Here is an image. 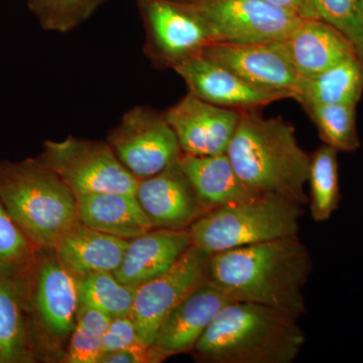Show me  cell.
I'll return each mask as SVG.
<instances>
[{
  "label": "cell",
  "instance_id": "cell-1",
  "mask_svg": "<svg viewBox=\"0 0 363 363\" xmlns=\"http://www.w3.org/2000/svg\"><path fill=\"white\" fill-rule=\"evenodd\" d=\"M312 269L311 253L298 235L213 253L208 278L233 302L267 306L298 321L307 313Z\"/></svg>",
  "mask_w": 363,
  "mask_h": 363
},
{
  "label": "cell",
  "instance_id": "cell-2",
  "mask_svg": "<svg viewBox=\"0 0 363 363\" xmlns=\"http://www.w3.org/2000/svg\"><path fill=\"white\" fill-rule=\"evenodd\" d=\"M226 155L243 183L257 194L308 204L305 186L311 155L298 145L292 123L281 117L264 118L259 111H241Z\"/></svg>",
  "mask_w": 363,
  "mask_h": 363
},
{
  "label": "cell",
  "instance_id": "cell-3",
  "mask_svg": "<svg viewBox=\"0 0 363 363\" xmlns=\"http://www.w3.org/2000/svg\"><path fill=\"white\" fill-rule=\"evenodd\" d=\"M298 320L250 302L226 305L196 344L209 363H293L306 343Z\"/></svg>",
  "mask_w": 363,
  "mask_h": 363
},
{
  "label": "cell",
  "instance_id": "cell-4",
  "mask_svg": "<svg viewBox=\"0 0 363 363\" xmlns=\"http://www.w3.org/2000/svg\"><path fill=\"white\" fill-rule=\"evenodd\" d=\"M0 200L38 250L51 252L80 222L76 196L39 157L0 161Z\"/></svg>",
  "mask_w": 363,
  "mask_h": 363
},
{
  "label": "cell",
  "instance_id": "cell-5",
  "mask_svg": "<svg viewBox=\"0 0 363 363\" xmlns=\"http://www.w3.org/2000/svg\"><path fill=\"white\" fill-rule=\"evenodd\" d=\"M303 206L274 195H259L202 214L188 230L194 247L208 255L298 236Z\"/></svg>",
  "mask_w": 363,
  "mask_h": 363
},
{
  "label": "cell",
  "instance_id": "cell-6",
  "mask_svg": "<svg viewBox=\"0 0 363 363\" xmlns=\"http://www.w3.org/2000/svg\"><path fill=\"white\" fill-rule=\"evenodd\" d=\"M39 159L76 197L94 193L135 195L138 179L121 164L107 142L69 136L45 140Z\"/></svg>",
  "mask_w": 363,
  "mask_h": 363
},
{
  "label": "cell",
  "instance_id": "cell-7",
  "mask_svg": "<svg viewBox=\"0 0 363 363\" xmlns=\"http://www.w3.org/2000/svg\"><path fill=\"white\" fill-rule=\"evenodd\" d=\"M198 18L210 44L271 42L285 37L302 20L264 0H176Z\"/></svg>",
  "mask_w": 363,
  "mask_h": 363
},
{
  "label": "cell",
  "instance_id": "cell-8",
  "mask_svg": "<svg viewBox=\"0 0 363 363\" xmlns=\"http://www.w3.org/2000/svg\"><path fill=\"white\" fill-rule=\"evenodd\" d=\"M106 142L138 180L161 173L178 162L183 155L164 112L147 105L126 111Z\"/></svg>",
  "mask_w": 363,
  "mask_h": 363
},
{
  "label": "cell",
  "instance_id": "cell-9",
  "mask_svg": "<svg viewBox=\"0 0 363 363\" xmlns=\"http://www.w3.org/2000/svg\"><path fill=\"white\" fill-rule=\"evenodd\" d=\"M143 30V54L154 68L174 69L210 44L201 21L176 0H135Z\"/></svg>",
  "mask_w": 363,
  "mask_h": 363
},
{
  "label": "cell",
  "instance_id": "cell-10",
  "mask_svg": "<svg viewBox=\"0 0 363 363\" xmlns=\"http://www.w3.org/2000/svg\"><path fill=\"white\" fill-rule=\"evenodd\" d=\"M35 325L64 337L75 328L79 307L77 276L56 255L37 257L21 284Z\"/></svg>",
  "mask_w": 363,
  "mask_h": 363
},
{
  "label": "cell",
  "instance_id": "cell-11",
  "mask_svg": "<svg viewBox=\"0 0 363 363\" xmlns=\"http://www.w3.org/2000/svg\"><path fill=\"white\" fill-rule=\"evenodd\" d=\"M209 259L192 245L168 272L136 288L130 317L143 342L152 345L169 313L207 278Z\"/></svg>",
  "mask_w": 363,
  "mask_h": 363
},
{
  "label": "cell",
  "instance_id": "cell-12",
  "mask_svg": "<svg viewBox=\"0 0 363 363\" xmlns=\"http://www.w3.org/2000/svg\"><path fill=\"white\" fill-rule=\"evenodd\" d=\"M164 114L175 133L182 154L216 156L226 154L241 111L209 104L188 92Z\"/></svg>",
  "mask_w": 363,
  "mask_h": 363
},
{
  "label": "cell",
  "instance_id": "cell-13",
  "mask_svg": "<svg viewBox=\"0 0 363 363\" xmlns=\"http://www.w3.org/2000/svg\"><path fill=\"white\" fill-rule=\"evenodd\" d=\"M174 71L196 97L218 106L236 111H259L291 95L259 87L200 54L183 62Z\"/></svg>",
  "mask_w": 363,
  "mask_h": 363
},
{
  "label": "cell",
  "instance_id": "cell-14",
  "mask_svg": "<svg viewBox=\"0 0 363 363\" xmlns=\"http://www.w3.org/2000/svg\"><path fill=\"white\" fill-rule=\"evenodd\" d=\"M231 302L233 298L207 277L169 313L152 347L164 359L193 351L215 317Z\"/></svg>",
  "mask_w": 363,
  "mask_h": 363
},
{
  "label": "cell",
  "instance_id": "cell-15",
  "mask_svg": "<svg viewBox=\"0 0 363 363\" xmlns=\"http://www.w3.org/2000/svg\"><path fill=\"white\" fill-rule=\"evenodd\" d=\"M201 54L253 85L288 93L293 99L300 77L274 40L245 44L213 43L206 45Z\"/></svg>",
  "mask_w": 363,
  "mask_h": 363
},
{
  "label": "cell",
  "instance_id": "cell-16",
  "mask_svg": "<svg viewBox=\"0 0 363 363\" xmlns=\"http://www.w3.org/2000/svg\"><path fill=\"white\" fill-rule=\"evenodd\" d=\"M135 197L155 228L188 229L204 214L179 162L138 181Z\"/></svg>",
  "mask_w": 363,
  "mask_h": 363
},
{
  "label": "cell",
  "instance_id": "cell-17",
  "mask_svg": "<svg viewBox=\"0 0 363 363\" xmlns=\"http://www.w3.org/2000/svg\"><path fill=\"white\" fill-rule=\"evenodd\" d=\"M300 78H311L357 56L350 40L334 26L302 18L285 37L274 40Z\"/></svg>",
  "mask_w": 363,
  "mask_h": 363
},
{
  "label": "cell",
  "instance_id": "cell-18",
  "mask_svg": "<svg viewBox=\"0 0 363 363\" xmlns=\"http://www.w3.org/2000/svg\"><path fill=\"white\" fill-rule=\"evenodd\" d=\"M192 245L188 229H152L130 240L114 276L138 288L168 272Z\"/></svg>",
  "mask_w": 363,
  "mask_h": 363
},
{
  "label": "cell",
  "instance_id": "cell-19",
  "mask_svg": "<svg viewBox=\"0 0 363 363\" xmlns=\"http://www.w3.org/2000/svg\"><path fill=\"white\" fill-rule=\"evenodd\" d=\"M179 162L194 189L204 213L215 208L260 195L243 183L226 154L216 156L182 155Z\"/></svg>",
  "mask_w": 363,
  "mask_h": 363
},
{
  "label": "cell",
  "instance_id": "cell-20",
  "mask_svg": "<svg viewBox=\"0 0 363 363\" xmlns=\"http://www.w3.org/2000/svg\"><path fill=\"white\" fill-rule=\"evenodd\" d=\"M76 199L79 220L100 233L130 240L155 228L135 195L94 193Z\"/></svg>",
  "mask_w": 363,
  "mask_h": 363
},
{
  "label": "cell",
  "instance_id": "cell-21",
  "mask_svg": "<svg viewBox=\"0 0 363 363\" xmlns=\"http://www.w3.org/2000/svg\"><path fill=\"white\" fill-rule=\"evenodd\" d=\"M130 240L100 233L79 222L51 250L77 277L116 271Z\"/></svg>",
  "mask_w": 363,
  "mask_h": 363
},
{
  "label": "cell",
  "instance_id": "cell-22",
  "mask_svg": "<svg viewBox=\"0 0 363 363\" xmlns=\"http://www.w3.org/2000/svg\"><path fill=\"white\" fill-rule=\"evenodd\" d=\"M35 333L23 286L0 278V363L33 362Z\"/></svg>",
  "mask_w": 363,
  "mask_h": 363
},
{
  "label": "cell",
  "instance_id": "cell-23",
  "mask_svg": "<svg viewBox=\"0 0 363 363\" xmlns=\"http://www.w3.org/2000/svg\"><path fill=\"white\" fill-rule=\"evenodd\" d=\"M363 92V63L350 57L311 78H300L293 99L305 105H357Z\"/></svg>",
  "mask_w": 363,
  "mask_h": 363
},
{
  "label": "cell",
  "instance_id": "cell-24",
  "mask_svg": "<svg viewBox=\"0 0 363 363\" xmlns=\"http://www.w3.org/2000/svg\"><path fill=\"white\" fill-rule=\"evenodd\" d=\"M337 154L333 147L323 145L311 155L308 204L312 219L317 223L328 221L340 205Z\"/></svg>",
  "mask_w": 363,
  "mask_h": 363
},
{
  "label": "cell",
  "instance_id": "cell-25",
  "mask_svg": "<svg viewBox=\"0 0 363 363\" xmlns=\"http://www.w3.org/2000/svg\"><path fill=\"white\" fill-rule=\"evenodd\" d=\"M77 285L79 305L96 308L111 318L130 315L136 288L121 283L113 272L77 277Z\"/></svg>",
  "mask_w": 363,
  "mask_h": 363
},
{
  "label": "cell",
  "instance_id": "cell-26",
  "mask_svg": "<svg viewBox=\"0 0 363 363\" xmlns=\"http://www.w3.org/2000/svg\"><path fill=\"white\" fill-rule=\"evenodd\" d=\"M302 107L316 126L324 145L342 152H352L359 149L357 105H305Z\"/></svg>",
  "mask_w": 363,
  "mask_h": 363
},
{
  "label": "cell",
  "instance_id": "cell-27",
  "mask_svg": "<svg viewBox=\"0 0 363 363\" xmlns=\"http://www.w3.org/2000/svg\"><path fill=\"white\" fill-rule=\"evenodd\" d=\"M37 252L38 248L16 225L0 200V278L21 284Z\"/></svg>",
  "mask_w": 363,
  "mask_h": 363
},
{
  "label": "cell",
  "instance_id": "cell-28",
  "mask_svg": "<svg viewBox=\"0 0 363 363\" xmlns=\"http://www.w3.org/2000/svg\"><path fill=\"white\" fill-rule=\"evenodd\" d=\"M300 16L328 23L345 35L363 63V26L360 0H304Z\"/></svg>",
  "mask_w": 363,
  "mask_h": 363
},
{
  "label": "cell",
  "instance_id": "cell-29",
  "mask_svg": "<svg viewBox=\"0 0 363 363\" xmlns=\"http://www.w3.org/2000/svg\"><path fill=\"white\" fill-rule=\"evenodd\" d=\"M109 0H26L28 9L48 32L65 33L89 20Z\"/></svg>",
  "mask_w": 363,
  "mask_h": 363
},
{
  "label": "cell",
  "instance_id": "cell-30",
  "mask_svg": "<svg viewBox=\"0 0 363 363\" xmlns=\"http://www.w3.org/2000/svg\"><path fill=\"white\" fill-rule=\"evenodd\" d=\"M147 345L138 336L130 315L112 318L102 336V357L116 351Z\"/></svg>",
  "mask_w": 363,
  "mask_h": 363
},
{
  "label": "cell",
  "instance_id": "cell-31",
  "mask_svg": "<svg viewBox=\"0 0 363 363\" xmlns=\"http://www.w3.org/2000/svg\"><path fill=\"white\" fill-rule=\"evenodd\" d=\"M102 357V337L74 328L67 350L65 362L99 363Z\"/></svg>",
  "mask_w": 363,
  "mask_h": 363
},
{
  "label": "cell",
  "instance_id": "cell-32",
  "mask_svg": "<svg viewBox=\"0 0 363 363\" xmlns=\"http://www.w3.org/2000/svg\"><path fill=\"white\" fill-rule=\"evenodd\" d=\"M111 319L108 314L100 311L96 308L79 305L75 328L85 333L102 337L107 327L111 324Z\"/></svg>",
  "mask_w": 363,
  "mask_h": 363
},
{
  "label": "cell",
  "instance_id": "cell-33",
  "mask_svg": "<svg viewBox=\"0 0 363 363\" xmlns=\"http://www.w3.org/2000/svg\"><path fill=\"white\" fill-rule=\"evenodd\" d=\"M164 360L152 345H143L109 353L102 357L99 363H157Z\"/></svg>",
  "mask_w": 363,
  "mask_h": 363
},
{
  "label": "cell",
  "instance_id": "cell-34",
  "mask_svg": "<svg viewBox=\"0 0 363 363\" xmlns=\"http://www.w3.org/2000/svg\"><path fill=\"white\" fill-rule=\"evenodd\" d=\"M264 1L272 4V6L279 7V9H285V11L300 16L301 9H302L304 0H264Z\"/></svg>",
  "mask_w": 363,
  "mask_h": 363
},
{
  "label": "cell",
  "instance_id": "cell-35",
  "mask_svg": "<svg viewBox=\"0 0 363 363\" xmlns=\"http://www.w3.org/2000/svg\"><path fill=\"white\" fill-rule=\"evenodd\" d=\"M360 16H362V21L363 26V0H360Z\"/></svg>",
  "mask_w": 363,
  "mask_h": 363
}]
</instances>
